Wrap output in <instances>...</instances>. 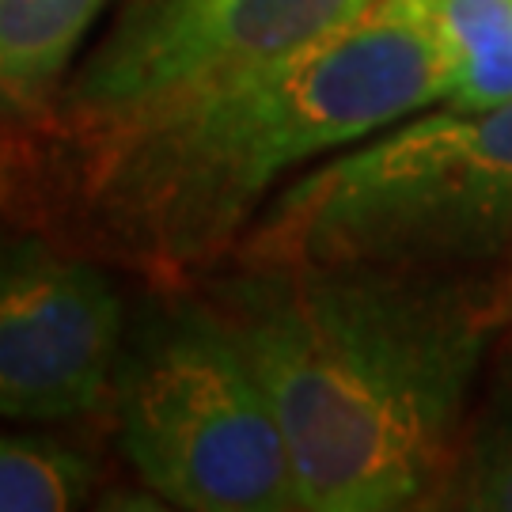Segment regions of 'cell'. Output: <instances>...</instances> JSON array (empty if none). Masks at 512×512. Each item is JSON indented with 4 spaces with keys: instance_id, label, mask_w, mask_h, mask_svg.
<instances>
[{
    "instance_id": "1",
    "label": "cell",
    "mask_w": 512,
    "mask_h": 512,
    "mask_svg": "<svg viewBox=\"0 0 512 512\" xmlns=\"http://www.w3.org/2000/svg\"><path fill=\"white\" fill-rule=\"evenodd\" d=\"M205 308L270 395L304 509L437 505L505 334L501 277L239 266Z\"/></svg>"
},
{
    "instance_id": "2",
    "label": "cell",
    "mask_w": 512,
    "mask_h": 512,
    "mask_svg": "<svg viewBox=\"0 0 512 512\" xmlns=\"http://www.w3.org/2000/svg\"><path fill=\"white\" fill-rule=\"evenodd\" d=\"M448 95L452 65L418 8L372 0L304 50L84 145L88 209L148 274H202L300 167Z\"/></svg>"
},
{
    "instance_id": "3",
    "label": "cell",
    "mask_w": 512,
    "mask_h": 512,
    "mask_svg": "<svg viewBox=\"0 0 512 512\" xmlns=\"http://www.w3.org/2000/svg\"><path fill=\"white\" fill-rule=\"evenodd\" d=\"M512 255V103L418 110L296 175L232 251L247 270L376 266L501 277Z\"/></svg>"
},
{
    "instance_id": "4",
    "label": "cell",
    "mask_w": 512,
    "mask_h": 512,
    "mask_svg": "<svg viewBox=\"0 0 512 512\" xmlns=\"http://www.w3.org/2000/svg\"><path fill=\"white\" fill-rule=\"evenodd\" d=\"M114 414L129 467L171 505L304 509L270 395L205 304L164 319L118 361Z\"/></svg>"
},
{
    "instance_id": "5",
    "label": "cell",
    "mask_w": 512,
    "mask_h": 512,
    "mask_svg": "<svg viewBox=\"0 0 512 512\" xmlns=\"http://www.w3.org/2000/svg\"><path fill=\"white\" fill-rule=\"evenodd\" d=\"M372 0H126L61 88L84 145L255 73L357 19Z\"/></svg>"
},
{
    "instance_id": "6",
    "label": "cell",
    "mask_w": 512,
    "mask_h": 512,
    "mask_svg": "<svg viewBox=\"0 0 512 512\" xmlns=\"http://www.w3.org/2000/svg\"><path fill=\"white\" fill-rule=\"evenodd\" d=\"M122 300L92 262L0 247V418L61 421L114 391Z\"/></svg>"
},
{
    "instance_id": "7",
    "label": "cell",
    "mask_w": 512,
    "mask_h": 512,
    "mask_svg": "<svg viewBox=\"0 0 512 512\" xmlns=\"http://www.w3.org/2000/svg\"><path fill=\"white\" fill-rule=\"evenodd\" d=\"M110 0H0V99L38 107L69 76Z\"/></svg>"
},
{
    "instance_id": "8",
    "label": "cell",
    "mask_w": 512,
    "mask_h": 512,
    "mask_svg": "<svg viewBox=\"0 0 512 512\" xmlns=\"http://www.w3.org/2000/svg\"><path fill=\"white\" fill-rule=\"evenodd\" d=\"M452 65L448 107L512 103V0H410Z\"/></svg>"
},
{
    "instance_id": "9",
    "label": "cell",
    "mask_w": 512,
    "mask_h": 512,
    "mask_svg": "<svg viewBox=\"0 0 512 512\" xmlns=\"http://www.w3.org/2000/svg\"><path fill=\"white\" fill-rule=\"evenodd\" d=\"M433 509L512 512V342H505L490 384L475 399L463 448Z\"/></svg>"
},
{
    "instance_id": "10",
    "label": "cell",
    "mask_w": 512,
    "mask_h": 512,
    "mask_svg": "<svg viewBox=\"0 0 512 512\" xmlns=\"http://www.w3.org/2000/svg\"><path fill=\"white\" fill-rule=\"evenodd\" d=\"M92 463L61 444L0 437V512H61L88 497Z\"/></svg>"
},
{
    "instance_id": "11",
    "label": "cell",
    "mask_w": 512,
    "mask_h": 512,
    "mask_svg": "<svg viewBox=\"0 0 512 512\" xmlns=\"http://www.w3.org/2000/svg\"><path fill=\"white\" fill-rule=\"evenodd\" d=\"M501 315H505V330L512 334V255L505 262V274H501Z\"/></svg>"
}]
</instances>
